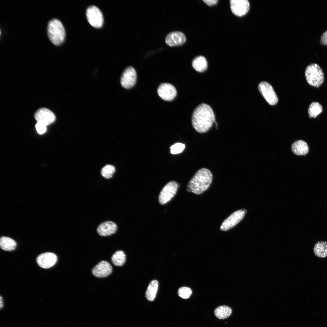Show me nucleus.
I'll return each mask as SVG.
<instances>
[{"label": "nucleus", "mask_w": 327, "mask_h": 327, "mask_svg": "<svg viewBox=\"0 0 327 327\" xmlns=\"http://www.w3.org/2000/svg\"><path fill=\"white\" fill-rule=\"evenodd\" d=\"M185 34L179 31H174L168 34L165 38L166 44L171 46L181 45L186 41Z\"/></svg>", "instance_id": "obj_14"}, {"label": "nucleus", "mask_w": 327, "mask_h": 327, "mask_svg": "<svg viewBox=\"0 0 327 327\" xmlns=\"http://www.w3.org/2000/svg\"><path fill=\"white\" fill-rule=\"evenodd\" d=\"M112 271V268L111 264L107 261H102L93 268L92 272L97 277L104 278L110 275Z\"/></svg>", "instance_id": "obj_15"}, {"label": "nucleus", "mask_w": 327, "mask_h": 327, "mask_svg": "<svg viewBox=\"0 0 327 327\" xmlns=\"http://www.w3.org/2000/svg\"><path fill=\"white\" fill-rule=\"evenodd\" d=\"M203 1L209 6H212L215 5L218 2V0H203Z\"/></svg>", "instance_id": "obj_30"}, {"label": "nucleus", "mask_w": 327, "mask_h": 327, "mask_svg": "<svg viewBox=\"0 0 327 327\" xmlns=\"http://www.w3.org/2000/svg\"><path fill=\"white\" fill-rule=\"evenodd\" d=\"M246 212V210L243 209L232 213L223 222L220 227V230L226 231L233 228L243 219Z\"/></svg>", "instance_id": "obj_6"}, {"label": "nucleus", "mask_w": 327, "mask_h": 327, "mask_svg": "<svg viewBox=\"0 0 327 327\" xmlns=\"http://www.w3.org/2000/svg\"><path fill=\"white\" fill-rule=\"evenodd\" d=\"M232 312L231 309L226 306H221L217 307L215 310L214 313L215 316L218 319H223L228 317Z\"/></svg>", "instance_id": "obj_22"}, {"label": "nucleus", "mask_w": 327, "mask_h": 327, "mask_svg": "<svg viewBox=\"0 0 327 327\" xmlns=\"http://www.w3.org/2000/svg\"><path fill=\"white\" fill-rule=\"evenodd\" d=\"M111 261L116 266H122L126 261V255L124 253L122 250L116 251L112 255Z\"/></svg>", "instance_id": "obj_23"}, {"label": "nucleus", "mask_w": 327, "mask_h": 327, "mask_svg": "<svg viewBox=\"0 0 327 327\" xmlns=\"http://www.w3.org/2000/svg\"><path fill=\"white\" fill-rule=\"evenodd\" d=\"M322 107L319 103L313 102L309 106L308 113L310 118H315L322 111Z\"/></svg>", "instance_id": "obj_24"}, {"label": "nucleus", "mask_w": 327, "mask_h": 327, "mask_svg": "<svg viewBox=\"0 0 327 327\" xmlns=\"http://www.w3.org/2000/svg\"><path fill=\"white\" fill-rule=\"evenodd\" d=\"M34 117L37 122L41 123L46 126L53 123L56 119L53 113L45 108L38 109L35 113Z\"/></svg>", "instance_id": "obj_12"}, {"label": "nucleus", "mask_w": 327, "mask_h": 327, "mask_svg": "<svg viewBox=\"0 0 327 327\" xmlns=\"http://www.w3.org/2000/svg\"><path fill=\"white\" fill-rule=\"evenodd\" d=\"M17 245L16 242L12 238L2 236L0 239V246L3 250L6 251H11L15 248Z\"/></svg>", "instance_id": "obj_20"}, {"label": "nucleus", "mask_w": 327, "mask_h": 327, "mask_svg": "<svg viewBox=\"0 0 327 327\" xmlns=\"http://www.w3.org/2000/svg\"><path fill=\"white\" fill-rule=\"evenodd\" d=\"M258 88L260 93L270 105H273L277 103V96L269 83L266 81L261 82L259 84Z\"/></svg>", "instance_id": "obj_7"}, {"label": "nucleus", "mask_w": 327, "mask_h": 327, "mask_svg": "<svg viewBox=\"0 0 327 327\" xmlns=\"http://www.w3.org/2000/svg\"><path fill=\"white\" fill-rule=\"evenodd\" d=\"M178 185L175 181L167 183L161 191L159 197V201L161 204H164L170 200L176 194Z\"/></svg>", "instance_id": "obj_9"}, {"label": "nucleus", "mask_w": 327, "mask_h": 327, "mask_svg": "<svg viewBox=\"0 0 327 327\" xmlns=\"http://www.w3.org/2000/svg\"><path fill=\"white\" fill-rule=\"evenodd\" d=\"M213 180L211 171L205 168L199 169L194 174L187 185V190L196 194H201L210 186Z\"/></svg>", "instance_id": "obj_2"}, {"label": "nucleus", "mask_w": 327, "mask_h": 327, "mask_svg": "<svg viewBox=\"0 0 327 327\" xmlns=\"http://www.w3.org/2000/svg\"><path fill=\"white\" fill-rule=\"evenodd\" d=\"M230 2L232 12L237 16H244L249 11L250 5L248 0H231Z\"/></svg>", "instance_id": "obj_11"}, {"label": "nucleus", "mask_w": 327, "mask_h": 327, "mask_svg": "<svg viewBox=\"0 0 327 327\" xmlns=\"http://www.w3.org/2000/svg\"><path fill=\"white\" fill-rule=\"evenodd\" d=\"M137 73L135 69L132 66L127 67L123 72L120 79V83L124 88L128 89L135 84Z\"/></svg>", "instance_id": "obj_8"}, {"label": "nucleus", "mask_w": 327, "mask_h": 327, "mask_svg": "<svg viewBox=\"0 0 327 327\" xmlns=\"http://www.w3.org/2000/svg\"><path fill=\"white\" fill-rule=\"evenodd\" d=\"M35 127L37 132L40 134H44L47 130L46 126L40 122H37Z\"/></svg>", "instance_id": "obj_28"}, {"label": "nucleus", "mask_w": 327, "mask_h": 327, "mask_svg": "<svg viewBox=\"0 0 327 327\" xmlns=\"http://www.w3.org/2000/svg\"><path fill=\"white\" fill-rule=\"evenodd\" d=\"M185 147L184 144L178 143L172 145L170 147V152L172 154H176L182 152Z\"/></svg>", "instance_id": "obj_27"}, {"label": "nucleus", "mask_w": 327, "mask_h": 327, "mask_svg": "<svg viewBox=\"0 0 327 327\" xmlns=\"http://www.w3.org/2000/svg\"><path fill=\"white\" fill-rule=\"evenodd\" d=\"M117 230L116 224L111 221H107L101 223L97 229V233L102 236H110L115 233Z\"/></svg>", "instance_id": "obj_16"}, {"label": "nucleus", "mask_w": 327, "mask_h": 327, "mask_svg": "<svg viewBox=\"0 0 327 327\" xmlns=\"http://www.w3.org/2000/svg\"><path fill=\"white\" fill-rule=\"evenodd\" d=\"M115 170L114 167L111 165H107L102 169L101 173L104 178L109 179L111 178Z\"/></svg>", "instance_id": "obj_25"}, {"label": "nucleus", "mask_w": 327, "mask_h": 327, "mask_svg": "<svg viewBox=\"0 0 327 327\" xmlns=\"http://www.w3.org/2000/svg\"><path fill=\"white\" fill-rule=\"evenodd\" d=\"M314 252L318 257L325 258L327 256V242L320 241L317 242L314 245Z\"/></svg>", "instance_id": "obj_19"}, {"label": "nucleus", "mask_w": 327, "mask_h": 327, "mask_svg": "<svg viewBox=\"0 0 327 327\" xmlns=\"http://www.w3.org/2000/svg\"><path fill=\"white\" fill-rule=\"evenodd\" d=\"M207 65L206 58L202 56L196 57L192 62L193 68L198 72H202L205 71L207 68Z\"/></svg>", "instance_id": "obj_18"}, {"label": "nucleus", "mask_w": 327, "mask_h": 327, "mask_svg": "<svg viewBox=\"0 0 327 327\" xmlns=\"http://www.w3.org/2000/svg\"><path fill=\"white\" fill-rule=\"evenodd\" d=\"M158 286L157 281L154 280L152 281L147 287L146 292V297L147 300L152 301L155 298Z\"/></svg>", "instance_id": "obj_21"}, {"label": "nucleus", "mask_w": 327, "mask_h": 327, "mask_svg": "<svg viewBox=\"0 0 327 327\" xmlns=\"http://www.w3.org/2000/svg\"><path fill=\"white\" fill-rule=\"evenodd\" d=\"M320 42L322 45H327V30L325 31L321 36Z\"/></svg>", "instance_id": "obj_29"}, {"label": "nucleus", "mask_w": 327, "mask_h": 327, "mask_svg": "<svg viewBox=\"0 0 327 327\" xmlns=\"http://www.w3.org/2000/svg\"><path fill=\"white\" fill-rule=\"evenodd\" d=\"M192 293L191 289L187 287H182L180 288L178 291V294L180 297L183 299L189 298Z\"/></svg>", "instance_id": "obj_26"}, {"label": "nucleus", "mask_w": 327, "mask_h": 327, "mask_svg": "<svg viewBox=\"0 0 327 327\" xmlns=\"http://www.w3.org/2000/svg\"><path fill=\"white\" fill-rule=\"evenodd\" d=\"M3 306V302H2V297L0 296V307L1 308Z\"/></svg>", "instance_id": "obj_31"}, {"label": "nucleus", "mask_w": 327, "mask_h": 327, "mask_svg": "<svg viewBox=\"0 0 327 327\" xmlns=\"http://www.w3.org/2000/svg\"><path fill=\"white\" fill-rule=\"evenodd\" d=\"M86 16L88 21L93 27L101 28L104 22L103 16L100 9L94 5L88 7L86 11Z\"/></svg>", "instance_id": "obj_5"}, {"label": "nucleus", "mask_w": 327, "mask_h": 327, "mask_svg": "<svg viewBox=\"0 0 327 327\" xmlns=\"http://www.w3.org/2000/svg\"><path fill=\"white\" fill-rule=\"evenodd\" d=\"M57 260V256L50 252L42 253L36 259L38 266L44 269L49 268L53 266L56 263Z\"/></svg>", "instance_id": "obj_13"}, {"label": "nucleus", "mask_w": 327, "mask_h": 327, "mask_svg": "<svg viewBox=\"0 0 327 327\" xmlns=\"http://www.w3.org/2000/svg\"><path fill=\"white\" fill-rule=\"evenodd\" d=\"M214 112L209 105L202 103L193 111L192 116L191 123L194 129L200 133L208 131L215 122Z\"/></svg>", "instance_id": "obj_1"}, {"label": "nucleus", "mask_w": 327, "mask_h": 327, "mask_svg": "<svg viewBox=\"0 0 327 327\" xmlns=\"http://www.w3.org/2000/svg\"><path fill=\"white\" fill-rule=\"evenodd\" d=\"M292 151L295 154L298 155H303L306 154L309 151V147L306 142L299 140L294 142L291 146Z\"/></svg>", "instance_id": "obj_17"}, {"label": "nucleus", "mask_w": 327, "mask_h": 327, "mask_svg": "<svg viewBox=\"0 0 327 327\" xmlns=\"http://www.w3.org/2000/svg\"><path fill=\"white\" fill-rule=\"evenodd\" d=\"M157 92L162 99L166 101L173 100L177 94V91L175 87L172 84L168 83L160 84L158 88Z\"/></svg>", "instance_id": "obj_10"}, {"label": "nucleus", "mask_w": 327, "mask_h": 327, "mask_svg": "<svg viewBox=\"0 0 327 327\" xmlns=\"http://www.w3.org/2000/svg\"><path fill=\"white\" fill-rule=\"evenodd\" d=\"M305 75L308 83L316 88L319 87L324 81V74L320 67L316 63H311L306 67Z\"/></svg>", "instance_id": "obj_4"}, {"label": "nucleus", "mask_w": 327, "mask_h": 327, "mask_svg": "<svg viewBox=\"0 0 327 327\" xmlns=\"http://www.w3.org/2000/svg\"><path fill=\"white\" fill-rule=\"evenodd\" d=\"M47 34L51 42L59 46L64 41L65 31L61 22L58 19H54L50 21L47 26Z\"/></svg>", "instance_id": "obj_3"}]
</instances>
